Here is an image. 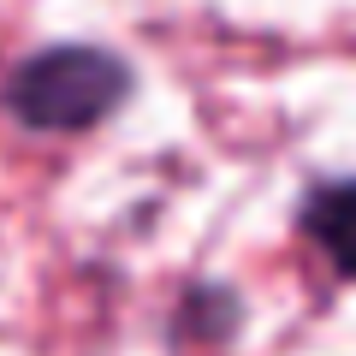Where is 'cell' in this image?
<instances>
[{
  "mask_svg": "<svg viewBox=\"0 0 356 356\" xmlns=\"http://www.w3.org/2000/svg\"><path fill=\"white\" fill-rule=\"evenodd\" d=\"M238 321H243L238 291H232V285H220V280H202V285H191V291L178 297L172 332H178V339L220 344V339H232V332H238Z\"/></svg>",
  "mask_w": 356,
  "mask_h": 356,
  "instance_id": "3",
  "label": "cell"
},
{
  "mask_svg": "<svg viewBox=\"0 0 356 356\" xmlns=\"http://www.w3.org/2000/svg\"><path fill=\"white\" fill-rule=\"evenodd\" d=\"M125 95H131V65L113 48H95V42L36 48L0 83V107L24 131H42V137L95 131L107 113H119Z\"/></svg>",
  "mask_w": 356,
  "mask_h": 356,
  "instance_id": "1",
  "label": "cell"
},
{
  "mask_svg": "<svg viewBox=\"0 0 356 356\" xmlns=\"http://www.w3.org/2000/svg\"><path fill=\"white\" fill-rule=\"evenodd\" d=\"M297 226L327 255V267L339 280H356V178L309 184V196L297 202Z\"/></svg>",
  "mask_w": 356,
  "mask_h": 356,
  "instance_id": "2",
  "label": "cell"
}]
</instances>
